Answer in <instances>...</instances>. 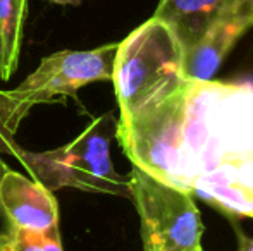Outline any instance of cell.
Instances as JSON below:
<instances>
[{
  "mask_svg": "<svg viewBox=\"0 0 253 251\" xmlns=\"http://www.w3.org/2000/svg\"><path fill=\"white\" fill-rule=\"evenodd\" d=\"M26 0H0V79L9 81L19 64Z\"/></svg>",
  "mask_w": 253,
  "mask_h": 251,
  "instance_id": "cell-9",
  "label": "cell"
},
{
  "mask_svg": "<svg viewBox=\"0 0 253 251\" xmlns=\"http://www.w3.org/2000/svg\"><path fill=\"white\" fill-rule=\"evenodd\" d=\"M238 12L241 16L248 17L253 21V0H240V7H238Z\"/></svg>",
  "mask_w": 253,
  "mask_h": 251,
  "instance_id": "cell-11",
  "label": "cell"
},
{
  "mask_svg": "<svg viewBox=\"0 0 253 251\" xmlns=\"http://www.w3.org/2000/svg\"><path fill=\"white\" fill-rule=\"evenodd\" d=\"M52 3H59V5H80L81 0H48Z\"/></svg>",
  "mask_w": 253,
  "mask_h": 251,
  "instance_id": "cell-13",
  "label": "cell"
},
{
  "mask_svg": "<svg viewBox=\"0 0 253 251\" xmlns=\"http://www.w3.org/2000/svg\"><path fill=\"white\" fill-rule=\"evenodd\" d=\"M186 81L181 45L162 21L152 17L119 43L112 77L119 117L164 100Z\"/></svg>",
  "mask_w": 253,
  "mask_h": 251,
  "instance_id": "cell-3",
  "label": "cell"
},
{
  "mask_svg": "<svg viewBox=\"0 0 253 251\" xmlns=\"http://www.w3.org/2000/svg\"><path fill=\"white\" fill-rule=\"evenodd\" d=\"M0 251H62L59 225L45 231L19 227L0 207Z\"/></svg>",
  "mask_w": 253,
  "mask_h": 251,
  "instance_id": "cell-10",
  "label": "cell"
},
{
  "mask_svg": "<svg viewBox=\"0 0 253 251\" xmlns=\"http://www.w3.org/2000/svg\"><path fill=\"white\" fill-rule=\"evenodd\" d=\"M119 43L93 50H64L45 57L40 66L12 90H0V155L16 141L17 129L31 108L66 102L80 88L95 81H112Z\"/></svg>",
  "mask_w": 253,
  "mask_h": 251,
  "instance_id": "cell-2",
  "label": "cell"
},
{
  "mask_svg": "<svg viewBox=\"0 0 253 251\" xmlns=\"http://www.w3.org/2000/svg\"><path fill=\"white\" fill-rule=\"evenodd\" d=\"M116 134L117 119L112 112H107L60 148L35 153L14 143L3 155L17 158L31 179L52 193L60 188H74L131 200L129 176H121L110 160V141Z\"/></svg>",
  "mask_w": 253,
  "mask_h": 251,
  "instance_id": "cell-1",
  "label": "cell"
},
{
  "mask_svg": "<svg viewBox=\"0 0 253 251\" xmlns=\"http://www.w3.org/2000/svg\"><path fill=\"white\" fill-rule=\"evenodd\" d=\"M0 207L19 227L45 231L59 225V203L52 191L12 171L0 160Z\"/></svg>",
  "mask_w": 253,
  "mask_h": 251,
  "instance_id": "cell-6",
  "label": "cell"
},
{
  "mask_svg": "<svg viewBox=\"0 0 253 251\" xmlns=\"http://www.w3.org/2000/svg\"><path fill=\"white\" fill-rule=\"evenodd\" d=\"M193 251H203L202 248H198V250H193Z\"/></svg>",
  "mask_w": 253,
  "mask_h": 251,
  "instance_id": "cell-14",
  "label": "cell"
},
{
  "mask_svg": "<svg viewBox=\"0 0 253 251\" xmlns=\"http://www.w3.org/2000/svg\"><path fill=\"white\" fill-rule=\"evenodd\" d=\"M26 2H28V0H26Z\"/></svg>",
  "mask_w": 253,
  "mask_h": 251,
  "instance_id": "cell-15",
  "label": "cell"
},
{
  "mask_svg": "<svg viewBox=\"0 0 253 251\" xmlns=\"http://www.w3.org/2000/svg\"><path fill=\"white\" fill-rule=\"evenodd\" d=\"M253 26V21L233 10L219 19L202 40L183 55V72L188 81H210L240 36Z\"/></svg>",
  "mask_w": 253,
  "mask_h": 251,
  "instance_id": "cell-8",
  "label": "cell"
},
{
  "mask_svg": "<svg viewBox=\"0 0 253 251\" xmlns=\"http://www.w3.org/2000/svg\"><path fill=\"white\" fill-rule=\"evenodd\" d=\"M129 186L140 215L143 251L202 248V217L190 193L157 181L138 167L131 169Z\"/></svg>",
  "mask_w": 253,
  "mask_h": 251,
  "instance_id": "cell-5",
  "label": "cell"
},
{
  "mask_svg": "<svg viewBox=\"0 0 253 251\" xmlns=\"http://www.w3.org/2000/svg\"><path fill=\"white\" fill-rule=\"evenodd\" d=\"M238 251H253V239L240 236V250Z\"/></svg>",
  "mask_w": 253,
  "mask_h": 251,
  "instance_id": "cell-12",
  "label": "cell"
},
{
  "mask_svg": "<svg viewBox=\"0 0 253 251\" xmlns=\"http://www.w3.org/2000/svg\"><path fill=\"white\" fill-rule=\"evenodd\" d=\"M238 7L240 0H159L152 17L169 28L184 55L217 21Z\"/></svg>",
  "mask_w": 253,
  "mask_h": 251,
  "instance_id": "cell-7",
  "label": "cell"
},
{
  "mask_svg": "<svg viewBox=\"0 0 253 251\" xmlns=\"http://www.w3.org/2000/svg\"><path fill=\"white\" fill-rule=\"evenodd\" d=\"M190 81L164 100L117 119V134L133 167L193 194L184 167V119Z\"/></svg>",
  "mask_w": 253,
  "mask_h": 251,
  "instance_id": "cell-4",
  "label": "cell"
}]
</instances>
